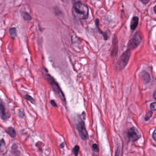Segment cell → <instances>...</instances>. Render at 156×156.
I'll list each match as a JSON object with an SVG mask.
<instances>
[{
    "label": "cell",
    "mask_w": 156,
    "mask_h": 156,
    "mask_svg": "<svg viewBox=\"0 0 156 156\" xmlns=\"http://www.w3.org/2000/svg\"><path fill=\"white\" fill-rule=\"evenodd\" d=\"M73 14L77 19H86L89 16V9L87 6L80 1L76 2L73 8Z\"/></svg>",
    "instance_id": "cell-1"
},
{
    "label": "cell",
    "mask_w": 156,
    "mask_h": 156,
    "mask_svg": "<svg viewBox=\"0 0 156 156\" xmlns=\"http://www.w3.org/2000/svg\"><path fill=\"white\" fill-rule=\"evenodd\" d=\"M47 80L52 87L53 91L55 92L56 94L57 95V96L60 97L61 100L65 103L66 99H65V96L64 95V93L61 89L58 83L56 82L54 78L52 77L50 75L47 74Z\"/></svg>",
    "instance_id": "cell-2"
},
{
    "label": "cell",
    "mask_w": 156,
    "mask_h": 156,
    "mask_svg": "<svg viewBox=\"0 0 156 156\" xmlns=\"http://www.w3.org/2000/svg\"><path fill=\"white\" fill-rule=\"evenodd\" d=\"M130 56H131V51L128 50L124 52L122 54V55L120 56V58L118 60L116 64V67L118 70H122L124 69L129 61Z\"/></svg>",
    "instance_id": "cell-3"
},
{
    "label": "cell",
    "mask_w": 156,
    "mask_h": 156,
    "mask_svg": "<svg viewBox=\"0 0 156 156\" xmlns=\"http://www.w3.org/2000/svg\"><path fill=\"white\" fill-rule=\"evenodd\" d=\"M141 41H142V37L141 35L139 33L137 32L134 35L132 39L129 41L128 44V50L131 51L136 48L139 45Z\"/></svg>",
    "instance_id": "cell-4"
},
{
    "label": "cell",
    "mask_w": 156,
    "mask_h": 156,
    "mask_svg": "<svg viewBox=\"0 0 156 156\" xmlns=\"http://www.w3.org/2000/svg\"><path fill=\"white\" fill-rule=\"evenodd\" d=\"M78 132L79 134V136L83 140H87L89 138L88 132L86 129L85 123L82 120L79 121L76 125Z\"/></svg>",
    "instance_id": "cell-5"
},
{
    "label": "cell",
    "mask_w": 156,
    "mask_h": 156,
    "mask_svg": "<svg viewBox=\"0 0 156 156\" xmlns=\"http://www.w3.org/2000/svg\"><path fill=\"white\" fill-rule=\"evenodd\" d=\"M128 135L130 141L133 142H136L139 139L141 136L138 130L135 127H132L129 129Z\"/></svg>",
    "instance_id": "cell-6"
},
{
    "label": "cell",
    "mask_w": 156,
    "mask_h": 156,
    "mask_svg": "<svg viewBox=\"0 0 156 156\" xmlns=\"http://www.w3.org/2000/svg\"><path fill=\"white\" fill-rule=\"evenodd\" d=\"M11 116V114L7 110L4 103L0 101V117L2 120H6Z\"/></svg>",
    "instance_id": "cell-7"
},
{
    "label": "cell",
    "mask_w": 156,
    "mask_h": 156,
    "mask_svg": "<svg viewBox=\"0 0 156 156\" xmlns=\"http://www.w3.org/2000/svg\"><path fill=\"white\" fill-rule=\"evenodd\" d=\"M142 80L145 83L147 84L149 83L150 80V77L147 72L143 71L141 73Z\"/></svg>",
    "instance_id": "cell-8"
},
{
    "label": "cell",
    "mask_w": 156,
    "mask_h": 156,
    "mask_svg": "<svg viewBox=\"0 0 156 156\" xmlns=\"http://www.w3.org/2000/svg\"><path fill=\"white\" fill-rule=\"evenodd\" d=\"M139 19L137 17H135L132 18L131 21V29L132 30H134L136 29L138 23Z\"/></svg>",
    "instance_id": "cell-9"
},
{
    "label": "cell",
    "mask_w": 156,
    "mask_h": 156,
    "mask_svg": "<svg viewBox=\"0 0 156 156\" xmlns=\"http://www.w3.org/2000/svg\"><path fill=\"white\" fill-rule=\"evenodd\" d=\"M113 48L112 49V52H111V55L112 56H115L117 55V53L118 46H117V39H115L113 40Z\"/></svg>",
    "instance_id": "cell-10"
},
{
    "label": "cell",
    "mask_w": 156,
    "mask_h": 156,
    "mask_svg": "<svg viewBox=\"0 0 156 156\" xmlns=\"http://www.w3.org/2000/svg\"><path fill=\"white\" fill-rule=\"evenodd\" d=\"M7 132L11 138H15L16 136V132L15 130L12 127L8 128Z\"/></svg>",
    "instance_id": "cell-11"
},
{
    "label": "cell",
    "mask_w": 156,
    "mask_h": 156,
    "mask_svg": "<svg viewBox=\"0 0 156 156\" xmlns=\"http://www.w3.org/2000/svg\"><path fill=\"white\" fill-rule=\"evenodd\" d=\"M99 20L98 19H96V25L97 27V28H98V29H99V32H100V34H102V35H103V36L104 38V40H107L108 39V35H107V34H106V33H104V32H102V31H101L100 30V29H99Z\"/></svg>",
    "instance_id": "cell-12"
},
{
    "label": "cell",
    "mask_w": 156,
    "mask_h": 156,
    "mask_svg": "<svg viewBox=\"0 0 156 156\" xmlns=\"http://www.w3.org/2000/svg\"><path fill=\"white\" fill-rule=\"evenodd\" d=\"M9 33H10V35L13 38L15 37L16 35H17V31H16V29L15 28H12L10 29V30H9Z\"/></svg>",
    "instance_id": "cell-13"
},
{
    "label": "cell",
    "mask_w": 156,
    "mask_h": 156,
    "mask_svg": "<svg viewBox=\"0 0 156 156\" xmlns=\"http://www.w3.org/2000/svg\"><path fill=\"white\" fill-rule=\"evenodd\" d=\"M23 18L26 21H30L32 19V17L28 12H24L22 14Z\"/></svg>",
    "instance_id": "cell-14"
},
{
    "label": "cell",
    "mask_w": 156,
    "mask_h": 156,
    "mask_svg": "<svg viewBox=\"0 0 156 156\" xmlns=\"http://www.w3.org/2000/svg\"><path fill=\"white\" fill-rule=\"evenodd\" d=\"M153 115V112L152 111H149L147 113L146 116L145 117V121H148Z\"/></svg>",
    "instance_id": "cell-15"
},
{
    "label": "cell",
    "mask_w": 156,
    "mask_h": 156,
    "mask_svg": "<svg viewBox=\"0 0 156 156\" xmlns=\"http://www.w3.org/2000/svg\"><path fill=\"white\" fill-rule=\"evenodd\" d=\"M79 146H75L74 148H73V149L72 152L73 153H74V154H75V156H77L78 153H79Z\"/></svg>",
    "instance_id": "cell-16"
},
{
    "label": "cell",
    "mask_w": 156,
    "mask_h": 156,
    "mask_svg": "<svg viewBox=\"0 0 156 156\" xmlns=\"http://www.w3.org/2000/svg\"><path fill=\"white\" fill-rule=\"evenodd\" d=\"M25 99L26 100H28V101H30L32 103H34V100L33 99V98L31 97L30 96L28 95H26L25 96Z\"/></svg>",
    "instance_id": "cell-17"
},
{
    "label": "cell",
    "mask_w": 156,
    "mask_h": 156,
    "mask_svg": "<svg viewBox=\"0 0 156 156\" xmlns=\"http://www.w3.org/2000/svg\"><path fill=\"white\" fill-rule=\"evenodd\" d=\"M150 107L153 111H156V103H151Z\"/></svg>",
    "instance_id": "cell-18"
},
{
    "label": "cell",
    "mask_w": 156,
    "mask_h": 156,
    "mask_svg": "<svg viewBox=\"0 0 156 156\" xmlns=\"http://www.w3.org/2000/svg\"><path fill=\"white\" fill-rule=\"evenodd\" d=\"M18 115L21 118H24L25 117V113L24 111L22 109H19L18 110Z\"/></svg>",
    "instance_id": "cell-19"
},
{
    "label": "cell",
    "mask_w": 156,
    "mask_h": 156,
    "mask_svg": "<svg viewBox=\"0 0 156 156\" xmlns=\"http://www.w3.org/2000/svg\"><path fill=\"white\" fill-rule=\"evenodd\" d=\"M92 149L95 152H98L99 151V147L96 144H94L92 145Z\"/></svg>",
    "instance_id": "cell-20"
},
{
    "label": "cell",
    "mask_w": 156,
    "mask_h": 156,
    "mask_svg": "<svg viewBox=\"0 0 156 156\" xmlns=\"http://www.w3.org/2000/svg\"><path fill=\"white\" fill-rule=\"evenodd\" d=\"M50 103L54 107H57V104H56V103H55V102L54 100H51L50 102Z\"/></svg>",
    "instance_id": "cell-21"
},
{
    "label": "cell",
    "mask_w": 156,
    "mask_h": 156,
    "mask_svg": "<svg viewBox=\"0 0 156 156\" xmlns=\"http://www.w3.org/2000/svg\"><path fill=\"white\" fill-rule=\"evenodd\" d=\"M153 139L156 142V129H155L153 132Z\"/></svg>",
    "instance_id": "cell-22"
},
{
    "label": "cell",
    "mask_w": 156,
    "mask_h": 156,
    "mask_svg": "<svg viewBox=\"0 0 156 156\" xmlns=\"http://www.w3.org/2000/svg\"><path fill=\"white\" fill-rule=\"evenodd\" d=\"M142 2L144 4H147L149 1L150 0H141Z\"/></svg>",
    "instance_id": "cell-23"
},
{
    "label": "cell",
    "mask_w": 156,
    "mask_h": 156,
    "mask_svg": "<svg viewBox=\"0 0 156 156\" xmlns=\"http://www.w3.org/2000/svg\"><path fill=\"white\" fill-rule=\"evenodd\" d=\"M153 97L154 98V99L156 100V91L154 92V94H153Z\"/></svg>",
    "instance_id": "cell-24"
},
{
    "label": "cell",
    "mask_w": 156,
    "mask_h": 156,
    "mask_svg": "<svg viewBox=\"0 0 156 156\" xmlns=\"http://www.w3.org/2000/svg\"><path fill=\"white\" fill-rule=\"evenodd\" d=\"M60 147L61 148H63V147H64V143H62V144H61L60 145Z\"/></svg>",
    "instance_id": "cell-25"
},
{
    "label": "cell",
    "mask_w": 156,
    "mask_h": 156,
    "mask_svg": "<svg viewBox=\"0 0 156 156\" xmlns=\"http://www.w3.org/2000/svg\"><path fill=\"white\" fill-rule=\"evenodd\" d=\"M154 12H155V13H156V6H155V7H154Z\"/></svg>",
    "instance_id": "cell-26"
}]
</instances>
